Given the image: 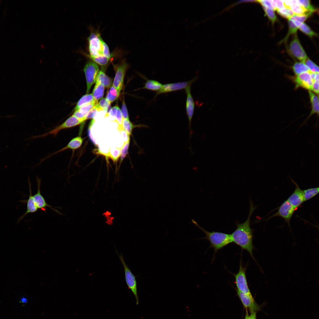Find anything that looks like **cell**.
Masks as SVG:
<instances>
[{"mask_svg": "<svg viewBox=\"0 0 319 319\" xmlns=\"http://www.w3.org/2000/svg\"><path fill=\"white\" fill-rule=\"evenodd\" d=\"M37 190L36 193L33 196L34 201L38 209H41L44 211H46L47 207H49L58 213V211L52 206L48 204L46 202L45 198L42 195L40 191L41 180L38 178L37 179Z\"/></svg>", "mask_w": 319, "mask_h": 319, "instance_id": "obj_15", "label": "cell"}, {"mask_svg": "<svg viewBox=\"0 0 319 319\" xmlns=\"http://www.w3.org/2000/svg\"><path fill=\"white\" fill-rule=\"evenodd\" d=\"M134 126L130 121L129 119L123 118L121 130H123L127 135L130 136Z\"/></svg>", "mask_w": 319, "mask_h": 319, "instance_id": "obj_29", "label": "cell"}, {"mask_svg": "<svg viewBox=\"0 0 319 319\" xmlns=\"http://www.w3.org/2000/svg\"><path fill=\"white\" fill-rule=\"evenodd\" d=\"M190 85L185 89V92L187 98L185 104V108L187 115L189 121V129L190 131L189 137L190 142L193 131L191 129V121L193 115L195 108V103L191 93V87Z\"/></svg>", "mask_w": 319, "mask_h": 319, "instance_id": "obj_10", "label": "cell"}, {"mask_svg": "<svg viewBox=\"0 0 319 319\" xmlns=\"http://www.w3.org/2000/svg\"><path fill=\"white\" fill-rule=\"evenodd\" d=\"M297 3L304 7L308 11L314 12L316 9L311 5L309 0H297Z\"/></svg>", "mask_w": 319, "mask_h": 319, "instance_id": "obj_36", "label": "cell"}, {"mask_svg": "<svg viewBox=\"0 0 319 319\" xmlns=\"http://www.w3.org/2000/svg\"><path fill=\"white\" fill-rule=\"evenodd\" d=\"M128 66L126 62H123L117 67L113 85L120 92L122 88L125 73Z\"/></svg>", "mask_w": 319, "mask_h": 319, "instance_id": "obj_14", "label": "cell"}, {"mask_svg": "<svg viewBox=\"0 0 319 319\" xmlns=\"http://www.w3.org/2000/svg\"><path fill=\"white\" fill-rule=\"evenodd\" d=\"M266 14L273 24L276 21L277 17L274 10L265 7H263Z\"/></svg>", "mask_w": 319, "mask_h": 319, "instance_id": "obj_38", "label": "cell"}, {"mask_svg": "<svg viewBox=\"0 0 319 319\" xmlns=\"http://www.w3.org/2000/svg\"><path fill=\"white\" fill-rule=\"evenodd\" d=\"M289 50L294 57L302 62H304L308 58L296 33L290 43Z\"/></svg>", "mask_w": 319, "mask_h": 319, "instance_id": "obj_9", "label": "cell"}, {"mask_svg": "<svg viewBox=\"0 0 319 319\" xmlns=\"http://www.w3.org/2000/svg\"><path fill=\"white\" fill-rule=\"evenodd\" d=\"M96 84H102L105 87L109 88L111 87L112 81L105 73L102 71H99L97 74Z\"/></svg>", "mask_w": 319, "mask_h": 319, "instance_id": "obj_20", "label": "cell"}, {"mask_svg": "<svg viewBox=\"0 0 319 319\" xmlns=\"http://www.w3.org/2000/svg\"><path fill=\"white\" fill-rule=\"evenodd\" d=\"M256 312L251 313L250 315H249L248 319H257Z\"/></svg>", "mask_w": 319, "mask_h": 319, "instance_id": "obj_49", "label": "cell"}, {"mask_svg": "<svg viewBox=\"0 0 319 319\" xmlns=\"http://www.w3.org/2000/svg\"><path fill=\"white\" fill-rule=\"evenodd\" d=\"M94 101L95 100L92 94H87L82 96L79 100L74 108V110H77L80 108Z\"/></svg>", "mask_w": 319, "mask_h": 319, "instance_id": "obj_22", "label": "cell"}, {"mask_svg": "<svg viewBox=\"0 0 319 319\" xmlns=\"http://www.w3.org/2000/svg\"><path fill=\"white\" fill-rule=\"evenodd\" d=\"M97 102H96L95 101H94L89 104L80 108L77 110H78L82 113L86 115L93 108Z\"/></svg>", "mask_w": 319, "mask_h": 319, "instance_id": "obj_37", "label": "cell"}, {"mask_svg": "<svg viewBox=\"0 0 319 319\" xmlns=\"http://www.w3.org/2000/svg\"><path fill=\"white\" fill-rule=\"evenodd\" d=\"M118 106L116 105L111 108L109 113L112 116L115 117L116 116L117 109Z\"/></svg>", "mask_w": 319, "mask_h": 319, "instance_id": "obj_48", "label": "cell"}, {"mask_svg": "<svg viewBox=\"0 0 319 319\" xmlns=\"http://www.w3.org/2000/svg\"><path fill=\"white\" fill-rule=\"evenodd\" d=\"M102 38L99 33L92 32L88 37L89 51L91 57L103 56Z\"/></svg>", "mask_w": 319, "mask_h": 319, "instance_id": "obj_5", "label": "cell"}, {"mask_svg": "<svg viewBox=\"0 0 319 319\" xmlns=\"http://www.w3.org/2000/svg\"><path fill=\"white\" fill-rule=\"evenodd\" d=\"M293 81L295 89L301 87L309 90H311L313 80L310 71L296 76L294 78Z\"/></svg>", "mask_w": 319, "mask_h": 319, "instance_id": "obj_11", "label": "cell"}, {"mask_svg": "<svg viewBox=\"0 0 319 319\" xmlns=\"http://www.w3.org/2000/svg\"><path fill=\"white\" fill-rule=\"evenodd\" d=\"M116 252L123 266L125 280L128 289H130L134 295L136 299V304L139 303V299L137 290V283L135 276L132 272L125 262L122 254H119L117 250Z\"/></svg>", "mask_w": 319, "mask_h": 319, "instance_id": "obj_3", "label": "cell"}, {"mask_svg": "<svg viewBox=\"0 0 319 319\" xmlns=\"http://www.w3.org/2000/svg\"><path fill=\"white\" fill-rule=\"evenodd\" d=\"M115 119L114 120L118 124V129L119 130L121 129V126L123 119V117L120 108L118 107Z\"/></svg>", "mask_w": 319, "mask_h": 319, "instance_id": "obj_41", "label": "cell"}, {"mask_svg": "<svg viewBox=\"0 0 319 319\" xmlns=\"http://www.w3.org/2000/svg\"><path fill=\"white\" fill-rule=\"evenodd\" d=\"M144 86L140 89H146L154 91H158L162 87L163 84L158 81L146 79Z\"/></svg>", "mask_w": 319, "mask_h": 319, "instance_id": "obj_21", "label": "cell"}, {"mask_svg": "<svg viewBox=\"0 0 319 319\" xmlns=\"http://www.w3.org/2000/svg\"><path fill=\"white\" fill-rule=\"evenodd\" d=\"M313 82L311 90L318 96L319 94V73H317L313 80Z\"/></svg>", "mask_w": 319, "mask_h": 319, "instance_id": "obj_39", "label": "cell"}, {"mask_svg": "<svg viewBox=\"0 0 319 319\" xmlns=\"http://www.w3.org/2000/svg\"><path fill=\"white\" fill-rule=\"evenodd\" d=\"M296 209L286 200L279 207L278 210L276 213L266 219L268 220L274 217L279 216L283 218L290 227L291 219Z\"/></svg>", "mask_w": 319, "mask_h": 319, "instance_id": "obj_8", "label": "cell"}, {"mask_svg": "<svg viewBox=\"0 0 319 319\" xmlns=\"http://www.w3.org/2000/svg\"><path fill=\"white\" fill-rule=\"evenodd\" d=\"M97 110L95 107L91 110L86 115V120L93 118L95 116Z\"/></svg>", "mask_w": 319, "mask_h": 319, "instance_id": "obj_47", "label": "cell"}, {"mask_svg": "<svg viewBox=\"0 0 319 319\" xmlns=\"http://www.w3.org/2000/svg\"><path fill=\"white\" fill-rule=\"evenodd\" d=\"M192 222L205 233L206 236L203 238L209 242L210 243V247L214 248V253L233 242L231 234L214 231L209 232L200 226L194 219H192Z\"/></svg>", "mask_w": 319, "mask_h": 319, "instance_id": "obj_2", "label": "cell"}, {"mask_svg": "<svg viewBox=\"0 0 319 319\" xmlns=\"http://www.w3.org/2000/svg\"><path fill=\"white\" fill-rule=\"evenodd\" d=\"M120 93V92L112 85L107 93L106 98L111 103L118 99Z\"/></svg>", "mask_w": 319, "mask_h": 319, "instance_id": "obj_25", "label": "cell"}, {"mask_svg": "<svg viewBox=\"0 0 319 319\" xmlns=\"http://www.w3.org/2000/svg\"><path fill=\"white\" fill-rule=\"evenodd\" d=\"M102 43L103 46V56L110 59L112 56L110 53L109 49L107 44L102 39Z\"/></svg>", "mask_w": 319, "mask_h": 319, "instance_id": "obj_42", "label": "cell"}, {"mask_svg": "<svg viewBox=\"0 0 319 319\" xmlns=\"http://www.w3.org/2000/svg\"><path fill=\"white\" fill-rule=\"evenodd\" d=\"M88 56L92 59L93 61L101 66L106 65L109 60V59L104 56L93 57Z\"/></svg>", "mask_w": 319, "mask_h": 319, "instance_id": "obj_33", "label": "cell"}, {"mask_svg": "<svg viewBox=\"0 0 319 319\" xmlns=\"http://www.w3.org/2000/svg\"><path fill=\"white\" fill-rule=\"evenodd\" d=\"M250 209L248 218L244 223H237L236 230L231 234L233 242L239 246L242 250H245L255 260L253 254L254 249L253 244V230L250 227V218L251 215L256 209L253 202L250 200Z\"/></svg>", "mask_w": 319, "mask_h": 319, "instance_id": "obj_1", "label": "cell"}, {"mask_svg": "<svg viewBox=\"0 0 319 319\" xmlns=\"http://www.w3.org/2000/svg\"><path fill=\"white\" fill-rule=\"evenodd\" d=\"M292 69L293 72L296 76L309 71L305 63L302 62H295L292 66Z\"/></svg>", "mask_w": 319, "mask_h": 319, "instance_id": "obj_24", "label": "cell"}, {"mask_svg": "<svg viewBox=\"0 0 319 319\" xmlns=\"http://www.w3.org/2000/svg\"><path fill=\"white\" fill-rule=\"evenodd\" d=\"M99 70V67L93 61H89L85 65L84 71L87 82L86 93L88 94L93 84L95 82L97 74Z\"/></svg>", "mask_w": 319, "mask_h": 319, "instance_id": "obj_6", "label": "cell"}, {"mask_svg": "<svg viewBox=\"0 0 319 319\" xmlns=\"http://www.w3.org/2000/svg\"><path fill=\"white\" fill-rule=\"evenodd\" d=\"M289 31L285 37L281 41L280 43L286 42L290 35L296 33L298 28L295 25L293 21L290 19H289Z\"/></svg>", "mask_w": 319, "mask_h": 319, "instance_id": "obj_28", "label": "cell"}, {"mask_svg": "<svg viewBox=\"0 0 319 319\" xmlns=\"http://www.w3.org/2000/svg\"><path fill=\"white\" fill-rule=\"evenodd\" d=\"M309 71L314 73H319V67L314 63L308 58L304 62Z\"/></svg>", "mask_w": 319, "mask_h": 319, "instance_id": "obj_34", "label": "cell"}, {"mask_svg": "<svg viewBox=\"0 0 319 319\" xmlns=\"http://www.w3.org/2000/svg\"><path fill=\"white\" fill-rule=\"evenodd\" d=\"M121 155V148H114L110 149L107 156L110 157L113 161H116Z\"/></svg>", "mask_w": 319, "mask_h": 319, "instance_id": "obj_35", "label": "cell"}, {"mask_svg": "<svg viewBox=\"0 0 319 319\" xmlns=\"http://www.w3.org/2000/svg\"><path fill=\"white\" fill-rule=\"evenodd\" d=\"M83 140V139L80 136L74 137L69 141L66 146L55 152V154L68 149L74 151L81 147Z\"/></svg>", "mask_w": 319, "mask_h": 319, "instance_id": "obj_19", "label": "cell"}, {"mask_svg": "<svg viewBox=\"0 0 319 319\" xmlns=\"http://www.w3.org/2000/svg\"><path fill=\"white\" fill-rule=\"evenodd\" d=\"M83 121L73 115L70 117L61 124L56 127L53 129L39 137H44L49 135H56L60 131L66 128H69L78 125Z\"/></svg>", "mask_w": 319, "mask_h": 319, "instance_id": "obj_13", "label": "cell"}, {"mask_svg": "<svg viewBox=\"0 0 319 319\" xmlns=\"http://www.w3.org/2000/svg\"><path fill=\"white\" fill-rule=\"evenodd\" d=\"M237 292L244 307L251 313L257 312L260 309V306L255 301L252 296L243 293L237 289Z\"/></svg>", "mask_w": 319, "mask_h": 319, "instance_id": "obj_12", "label": "cell"}, {"mask_svg": "<svg viewBox=\"0 0 319 319\" xmlns=\"http://www.w3.org/2000/svg\"><path fill=\"white\" fill-rule=\"evenodd\" d=\"M256 1L260 3L262 5L263 7L269 9L273 10H276L273 6L270 0H260Z\"/></svg>", "mask_w": 319, "mask_h": 319, "instance_id": "obj_43", "label": "cell"}, {"mask_svg": "<svg viewBox=\"0 0 319 319\" xmlns=\"http://www.w3.org/2000/svg\"><path fill=\"white\" fill-rule=\"evenodd\" d=\"M308 94L311 104V110L309 115L305 121V122L313 114H317L318 115L319 114V103L318 96L310 90L309 91Z\"/></svg>", "mask_w": 319, "mask_h": 319, "instance_id": "obj_18", "label": "cell"}, {"mask_svg": "<svg viewBox=\"0 0 319 319\" xmlns=\"http://www.w3.org/2000/svg\"><path fill=\"white\" fill-rule=\"evenodd\" d=\"M105 87L102 84H96L92 93L96 102L102 98L104 95Z\"/></svg>", "mask_w": 319, "mask_h": 319, "instance_id": "obj_23", "label": "cell"}, {"mask_svg": "<svg viewBox=\"0 0 319 319\" xmlns=\"http://www.w3.org/2000/svg\"><path fill=\"white\" fill-rule=\"evenodd\" d=\"M298 28L302 32L310 37L317 36V34L313 31L308 25L304 22L301 24Z\"/></svg>", "mask_w": 319, "mask_h": 319, "instance_id": "obj_31", "label": "cell"}, {"mask_svg": "<svg viewBox=\"0 0 319 319\" xmlns=\"http://www.w3.org/2000/svg\"><path fill=\"white\" fill-rule=\"evenodd\" d=\"M130 140L126 143H124L123 146L121 148V161H122L126 156L128 153V150L130 143Z\"/></svg>", "mask_w": 319, "mask_h": 319, "instance_id": "obj_40", "label": "cell"}, {"mask_svg": "<svg viewBox=\"0 0 319 319\" xmlns=\"http://www.w3.org/2000/svg\"><path fill=\"white\" fill-rule=\"evenodd\" d=\"M28 183L29 188V196L28 199L26 200V211L25 213L19 217L17 223L19 222L27 214L35 212L37 211L38 209L34 200L33 196L32 195L31 185L29 180Z\"/></svg>", "mask_w": 319, "mask_h": 319, "instance_id": "obj_17", "label": "cell"}, {"mask_svg": "<svg viewBox=\"0 0 319 319\" xmlns=\"http://www.w3.org/2000/svg\"><path fill=\"white\" fill-rule=\"evenodd\" d=\"M292 182L296 185L294 190L287 200L295 208L297 209L305 201L303 190L301 189L296 183L292 179Z\"/></svg>", "mask_w": 319, "mask_h": 319, "instance_id": "obj_16", "label": "cell"}, {"mask_svg": "<svg viewBox=\"0 0 319 319\" xmlns=\"http://www.w3.org/2000/svg\"><path fill=\"white\" fill-rule=\"evenodd\" d=\"M110 104L111 103L106 98H103L96 104L95 107L97 111L105 110L106 111Z\"/></svg>", "mask_w": 319, "mask_h": 319, "instance_id": "obj_30", "label": "cell"}, {"mask_svg": "<svg viewBox=\"0 0 319 319\" xmlns=\"http://www.w3.org/2000/svg\"><path fill=\"white\" fill-rule=\"evenodd\" d=\"M277 13L280 15L289 19L294 14L292 11L286 7L277 9Z\"/></svg>", "mask_w": 319, "mask_h": 319, "instance_id": "obj_32", "label": "cell"}, {"mask_svg": "<svg viewBox=\"0 0 319 319\" xmlns=\"http://www.w3.org/2000/svg\"><path fill=\"white\" fill-rule=\"evenodd\" d=\"M20 302L22 303H26L27 302V300L25 297H22L21 299Z\"/></svg>", "mask_w": 319, "mask_h": 319, "instance_id": "obj_50", "label": "cell"}, {"mask_svg": "<svg viewBox=\"0 0 319 319\" xmlns=\"http://www.w3.org/2000/svg\"><path fill=\"white\" fill-rule=\"evenodd\" d=\"M319 192L318 187L309 188L303 190L305 201L312 198L317 195Z\"/></svg>", "mask_w": 319, "mask_h": 319, "instance_id": "obj_26", "label": "cell"}, {"mask_svg": "<svg viewBox=\"0 0 319 319\" xmlns=\"http://www.w3.org/2000/svg\"><path fill=\"white\" fill-rule=\"evenodd\" d=\"M273 7L277 10L285 7L283 0H270Z\"/></svg>", "mask_w": 319, "mask_h": 319, "instance_id": "obj_44", "label": "cell"}, {"mask_svg": "<svg viewBox=\"0 0 319 319\" xmlns=\"http://www.w3.org/2000/svg\"><path fill=\"white\" fill-rule=\"evenodd\" d=\"M246 313L244 319H248L249 315L248 312V310H246Z\"/></svg>", "mask_w": 319, "mask_h": 319, "instance_id": "obj_51", "label": "cell"}, {"mask_svg": "<svg viewBox=\"0 0 319 319\" xmlns=\"http://www.w3.org/2000/svg\"><path fill=\"white\" fill-rule=\"evenodd\" d=\"M72 115L83 122L87 120L86 118V115L82 113L78 110H75Z\"/></svg>", "mask_w": 319, "mask_h": 319, "instance_id": "obj_46", "label": "cell"}, {"mask_svg": "<svg viewBox=\"0 0 319 319\" xmlns=\"http://www.w3.org/2000/svg\"><path fill=\"white\" fill-rule=\"evenodd\" d=\"M246 268V266H244L242 265V260H241L238 272L236 274H233L235 279V283L238 290L248 295L252 296L247 280Z\"/></svg>", "mask_w": 319, "mask_h": 319, "instance_id": "obj_4", "label": "cell"}, {"mask_svg": "<svg viewBox=\"0 0 319 319\" xmlns=\"http://www.w3.org/2000/svg\"><path fill=\"white\" fill-rule=\"evenodd\" d=\"M288 8L292 11L294 14H302L311 12L307 10L302 6L298 4L297 2L290 6Z\"/></svg>", "mask_w": 319, "mask_h": 319, "instance_id": "obj_27", "label": "cell"}, {"mask_svg": "<svg viewBox=\"0 0 319 319\" xmlns=\"http://www.w3.org/2000/svg\"><path fill=\"white\" fill-rule=\"evenodd\" d=\"M121 110L122 115L123 118L127 119H129L128 110L124 100L122 102L121 109Z\"/></svg>", "mask_w": 319, "mask_h": 319, "instance_id": "obj_45", "label": "cell"}, {"mask_svg": "<svg viewBox=\"0 0 319 319\" xmlns=\"http://www.w3.org/2000/svg\"><path fill=\"white\" fill-rule=\"evenodd\" d=\"M197 76L191 80L185 82L166 84L164 85L157 92L154 99L159 95L162 93H169L186 89L194 82L198 78Z\"/></svg>", "mask_w": 319, "mask_h": 319, "instance_id": "obj_7", "label": "cell"}]
</instances>
